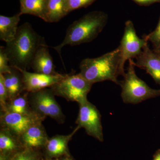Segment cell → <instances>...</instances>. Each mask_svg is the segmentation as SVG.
<instances>
[{"instance_id": "1", "label": "cell", "mask_w": 160, "mask_h": 160, "mask_svg": "<svg viewBox=\"0 0 160 160\" xmlns=\"http://www.w3.org/2000/svg\"><path fill=\"white\" fill-rule=\"evenodd\" d=\"M46 45L44 38L38 34L31 24L26 22L19 26L14 39L6 43L5 47L12 67L27 70L41 46Z\"/></svg>"}, {"instance_id": "2", "label": "cell", "mask_w": 160, "mask_h": 160, "mask_svg": "<svg viewBox=\"0 0 160 160\" xmlns=\"http://www.w3.org/2000/svg\"><path fill=\"white\" fill-rule=\"evenodd\" d=\"M121 51L118 47L99 57L86 58L80 64V73L92 84L110 81L120 85L119 76H124L125 70L121 65Z\"/></svg>"}, {"instance_id": "3", "label": "cell", "mask_w": 160, "mask_h": 160, "mask_svg": "<svg viewBox=\"0 0 160 160\" xmlns=\"http://www.w3.org/2000/svg\"><path fill=\"white\" fill-rule=\"evenodd\" d=\"M108 19V15L103 12L95 11L87 13L69 26L62 42L53 49L61 58V51L64 46L90 42L102 32Z\"/></svg>"}, {"instance_id": "4", "label": "cell", "mask_w": 160, "mask_h": 160, "mask_svg": "<svg viewBox=\"0 0 160 160\" xmlns=\"http://www.w3.org/2000/svg\"><path fill=\"white\" fill-rule=\"evenodd\" d=\"M129 61L127 72L123 81H120L123 102L126 104H138L149 99L160 96V89H152L138 77L135 70L134 61Z\"/></svg>"}, {"instance_id": "5", "label": "cell", "mask_w": 160, "mask_h": 160, "mask_svg": "<svg viewBox=\"0 0 160 160\" xmlns=\"http://www.w3.org/2000/svg\"><path fill=\"white\" fill-rule=\"evenodd\" d=\"M92 85L79 73L65 74L64 77L49 88L55 95L79 103L87 99Z\"/></svg>"}, {"instance_id": "6", "label": "cell", "mask_w": 160, "mask_h": 160, "mask_svg": "<svg viewBox=\"0 0 160 160\" xmlns=\"http://www.w3.org/2000/svg\"><path fill=\"white\" fill-rule=\"evenodd\" d=\"M55 96L50 88L29 92V105L33 112L44 119L49 117L63 124L65 116Z\"/></svg>"}, {"instance_id": "7", "label": "cell", "mask_w": 160, "mask_h": 160, "mask_svg": "<svg viewBox=\"0 0 160 160\" xmlns=\"http://www.w3.org/2000/svg\"><path fill=\"white\" fill-rule=\"evenodd\" d=\"M78 104L79 110L76 121L77 126L80 129L84 128L89 135L103 142L104 136L99 111L88 99Z\"/></svg>"}, {"instance_id": "8", "label": "cell", "mask_w": 160, "mask_h": 160, "mask_svg": "<svg viewBox=\"0 0 160 160\" xmlns=\"http://www.w3.org/2000/svg\"><path fill=\"white\" fill-rule=\"evenodd\" d=\"M147 43L148 41L144 36L142 38L138 36L132 22L130 20L127 21L125 23L124 34L118 46L121 51V67L123 70H125L126 61L135 58Z\"/></svg>"}, {"instance_id": "9", "label": "cell", "mask_w": 160, "mask_h": 160, "mask_svg": "<svg viewBox=\"0 0 160 160\" xmlns=\"http://www.w3.org/2000/svg\"><path fill=\"white\" fill-rule=\"evenodd\" d=\"M44 119L37 114L26 115L9 112H1V128H6L18 138L30 126L42 122Z\"/></svg>"}, {"instance_id": "10", "label": "cell", "mask_w": 160, "mask_h": 160, "mask_svg": "<svg viewBox=\"0 0 160 160\" xmlns=\"http://www.w3.org/2000/svg\"><path fill=\"white\" fill-rule=\"evenodd\" d=\"M18 69L22 74L25 90L29 92L49 88L57 83L65 76V74L59 73L55 75H47Z\"/></svg>"}, {"instance_id": "11", "label": "cell", "mask_w": 160, "mask_h": 160, "mask_svg": "<svg viewBox=\"0 0 160 160\" xmlns=\"http://www.w3.org/2000/svg\"><path fill=\"white\" fill-rule=\"evenodd\" d=\"M135 59L136 61L133 62L134 66L145 69L155 82L160 85V56L153 50L150 49L148 43Z\"/></svg>"}, {"instance_id": "12", "label": "cell", "mask_w": 160, "mask_h": 160, "mask_svg": "<svg viewBox=\"0 0 160 160\" xmlns=\"http://www.w3.org/2000/svg\"><path fill=\"white\" fill-rule=\"evenodd\" d=\"M80 128L77 126L75 129L70 134L56 135L49 138L44 149L46 150L47 158L61 157L69 154L68 143L74 135Z\"/></svg>"}, {"instance_id": "13", "label": "cell", "mask_w": 160, "mask_h": 160, "mask_svg": "<svg viewBox=\"0 0 160 160\" xmlns=\"http://www.w3.org/2000/svg\"><path fill=\"white\" fill-rule=\"evenodd\" d=\"M19 138L23 147L38 150L44 148L49 138L41 122L30 126Z\"/></svg>"}, {"instance_id": "14", "label": "cell", "mask_w": 160, "mask_h": 160, "mask_svg": "<svg viewBox=\"0 0 160 160\" xmlns=\"http://www.w3.org/2000/svg\"><path fill=\"white\" fill-rule=\"evenodd\" d=\"M31 68L37 73L47 75L58 73L55 71V66L47 45L41 46L38 49L32 62Z\"/></svg>"}, {"instance_id": "15", "label": "cell", "mask_w": 160, "mask_h": 160, "mask_svg": "<svg viewBox=\"0 0 160 160\" xmlns=\"http://www.w3.org/2000/svg\"><path fill=\"white\" fill-rule=\"evenodd\" d=\"M2 74L8 92L9 101L18 96L26 91L23 82L22 74L17 68L12 67L10 72Z\"/></svg>"}, {"instance_id": "16", "label": "cell", "mask_w": 160, "mask_h": 160, "mask_svg": "<svg viewBox=\"0 0 160 160\" xmlns=\"http://www.w3.org/2000/svg\"><path fill=\"white\" fill-rule=\"evenodd\" d=\"M23 146L19 138L6 128L0 130V154L11 158Z\"/></svg>"}, {"instance_id": "17", "label": "cell", "mask_w": 160, "mask_h": 160, "mask_svg": "<svg viewBox=\"0 0 160 160\" xmlns=\"http://www.w3.org/2000/svg\"><path fill=\"white\" fill-rule=\"evenodd\" d=\"M20 13L12 17L0 16V39L9 42L14 39L18 29L20 21Z\"/></svg>"}, {"instance_id": "18", "label": "cell", "mask_w": 160, "mask_h": 160, "mask_svg": "<svg viewBox=\"0 0 160 160\" xmlns=\"http://www.w3.org/2000/svg\"><path fill=\"white\" fill-rule=\"evenodd\" d=\"M68 13L66 0H46V16L47 22H59Z\"/></svg>"}, {"instance_id": "19", "label": "cell", "mask_w": 160, "mask_h": 160, "mask_svg": "<svg viewBox=\"0 0 160 160\" xmlns=\"http://www.w3.org/2000/svg\"><path fill=\"white\" fill-rule=\"evenodd\" d=\"M20 14L32 15L47 22L46 0H20Z\"/></svg>"}, {"instance_id": "20", "label": "cell", "mask_w": 160, "mask_h": 160, "mask_svg": "<svg viewBox=\"0 0 160 160\" xmlns=\"http://www.w3.org/2000/svg\"><path fill=\"white\" fill-rule=\"evenodd\" d=\"M6 111L26 115L35 114L29 105V92L25 91L18 96L8 101Z\"/></svg>"}, {"instance_id": "21", "label": "cell", "mask_w": 160, "mask_h": 160, "mask_svg": "<svg viewBox=\"0 0 160 160\" xmlns=\"http://www.w3.org/2000/svg\"><path fill=\"white\" fill-rule=\"evenodd\" d=\"M9 160H41V153L38 149L23 147L13 155Z\"/></svg>"}, {"instance_id": "22", "label": "cell", "mask_w": 160, "mask_h": 160, "mask_svg": "<svg viewBox=\"0 0 160 160\" xmlns=\"http://www.w3.org/2000/svg\"><path fill=\"white\" fill-rule=\"evenodd\" d=\"M96 0H66L67 10L69 13L82 8H86L91 5Z\"/></svg>"}, {"instance_id": "23", "label": "cell", "mask_w": 160, "mask_h": 160, "mask_svg": "<svg viewBox=\"0 0 160 160\" xmlns=\"http://www.w3.org/2000/svg\"><path fill=\"white\" fill-rule=\"evenodd\" d=\"M9 101L8 92L4 84L3 75L0 74V105L1 112L6 111V105Z\"/></svg>"}, {"instance_id": "24", "label": "cell", "mask_w": 160, "mask_h": 160, "mask_svg": "<svg viewBox=\"0 0 160 160\" xmlns=\"http://www.w3.org/2000/svg\"><path fill=\"white\" fill-rule=\"evenodd\" d=\"M12 67L9 64V59L5 51V47H0V74L10 72Z\"/></svg>"}, {"instance_id": "25", "label": "cell", "mask_w": 160, "mask_h": 160, "mask_svg": "<svg viewBox=\"0 0 160 160\" xmlns=\"http://www.w3.org/2000/svg\"><path fill=\"white\" fill-rule=\"evenodd\" d=\"M144 36L146 38L148 42L152 43L154 48L160 46V17L158 23V26L154 31L148 35H145Z\"/></svg>"}, {"instance_id": "26", "label": "cell", "mask_w": 160, "mask_h": 160, "mask_svg": "<svg viewBox=\"0 0 160 160\" xmlns=\"http://www.w3.org/2000/svg\"><path fill=\"white\" fill-rule=\"evenodd\" d=\"M141 6H149L156 3H160V0H132Z\"/></svg>"}, {"instance_id": "27", "label": "cell", "mask_w": 160, "mask_h": 160, "mask_svg": "<svg viewBox=\"0 0 160 160\" xmlns=\"http://www.w3.org/2000/svg\"><path fill=\"white\" fill-rule=\"evenodd\" d=\"M45 160H73L72 157L70 155H69L64 156L61 157L53 158H46Z\"/></svg>"}, {"instance_id": "28", "label": "cell", "mask_w": 160, "mask_h": 160, "mask_svg": "<svg viewBox=\"0 0 160 160\" xmlns=\"http://www.w3.org/2000/svg\"><path fill=\"white\" fill-rule=\"evenodd\" d=\"M153 160H160V149L156 152L153 155Z\"/></svg>"}, {"instance_id": "29", "label": "cell", "mask_w": 160, "mask_h": 160, "mask_svg": "<svg viewBox=\"0 0 160 160\" xmlns=\"http://www.w3.org/2000/svg\"><path fill=\"white\" fill-rule=\"evenodd\" d=\"M153 51L155 52L160 56V46H158V47H157V48H155L153 49Z\"/></svg>"}, {"instance_id": "30", "label": "cell", "mask_w": 160, "mask_h": 160, "mask_svg": "<svg viewBox=\"0 0 160 160\" xmlns=\"http://www.w3.org/2000/svg\"></svg>"}]
</instances>
